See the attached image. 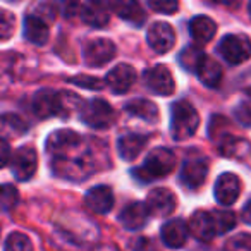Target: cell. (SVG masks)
Returning <instances> with one entry per match:
<instances>
[{"instance_id":"cell-40","label":"cell","mask_w":251,"mask_h":251,"mask_svg":"<svg viewBox=\"0 0 251 251\" xmlns=\"http://www.w3.org/2000/svg\"><path fill=\"white\" fill-rule=\"evenodd\" d=\"M95 251H119V250L115 246H112V244H103V246L97 248Z\"/></svg>"},{"instance_id":"cell-32","label":"cell","mask_w":251,"mask_h":251,"mask_svg":"<svg viewBox=\"0 0 251 251\" xmlns=\"http://www.w3.org/2000/svg\"><path fill=\"white\" fill-rule=\"evenodd\" d=\"M16 28V18L12 12L0 9V42H5L12 36Z\"/></svg>"},{"instance_id":"cell-31","label":"cell","mask_w":251,"mask_h":251,"mask_svg":"<svg viewBox=\"0 0 251 251\" xmlns=\"http://www.w3.org/2000/svg\"><path fill=\"white\" fill-rule=\"evenodd\" d=\"M19 201V193L12 184H2L0 186V208L2 210H12Z\"/></svg>"},{"instance_id":"cell-14","label":"cell","mask_w":251,"mask_h":251,"mask_svg":"<svg viewBox=\"0 0 251 251\" xmlns=\"http://www.w3.org/2000/svg\"><path fill=\"white\" fill-rule=\"evenodd\" d=\"M241 195V181L236 174L226 172L215 182V200L224 206H229L236 203Z\"/></svg>"},{"instance_id":"cell-3","label":"cell","mask_w":251,"mask_h":251,"mask_svg":"<svg viewBox=\"0 0 251 251\" xmlns=\"http://www.w3.org/2000/svg\"><path fill=\"white\" fill-rule=\"evenodd\" d=\"M81 147H83V138L74 131L67 129L55 131L47 140V151L49 155H53V160L69 157L77 150H81Z\"/></svg>"},{"instance_id":"cell-18","label":"cell","mask_w":251,"mask_h":251,"mask_svg":"<svg viewBox=\"0 0 251 251\" xmlns=\"http://www.w3.org/2000/svg\"><path fill=\"white\" fill-rule=\"evenodd\" d=\"M188 227L193 236L200 241H210L213 236H217L213 215L210 212H205V210H198V212L193 213Z\"/></svg>"},{"instance_id":"cell-36","label":"cell","mask_w":251,"mask_h":251,"mask_svg":"<svg viewBox=\"0 0 251 251\" xmlns=\"http://www.w3.org/2000/svg\"><path fill=\"white\" fill-rule=\"evenodd\" d=\"M236 115H237V119L241 121V124L250 126L251 124V100L241 103L239 107H237Z\"/></svg>"},{"instance_id":"cell-34","label":"cell","mask_w":251,"mask_h":251,"mask_svg":"<svg viewBox=\"0 0 251 251\" xmlns=\"http://www.w3.org/2000/svg\"><path fill=\"white\" fill-rule=\"evenodd\" d=\"M226 251H251V234H239L227 241Z\"/></svg>"},{"instance_id":"cell-1","label":"cell","mask_w":251,"mask_h":251,"mask_svg":"<svg viewBox=\"0 0 251 251\" xmlns=\"http://www.w3.org/2000/svg\"><path fill=\"white\" fill-rule=\"evenodd\" d=\"M176 167V155L169 148L158 147L150 151L145 164L133 171V176L141 182H150L169 176Z\"/></svg>"},{"instance_id":"cell-8","label":"cell","mask_w":251,"mask_h":251,"mask_svg":"<svg viewBox=\"0 0 251 251\" xmlns=\"http://www.w3.org/2000/svg\"><path fill=\"white\" fill-rule=\"evenodd\" d=\"M38 167V155L33 147H23L12 158V174L18 181H29Z\"/></svg>"},{"instance_id":"cell-5","label":"cell","mask_w":251,"mask_h":251,"mask_svg":"<svg viewBox=\"0 0 251 251\" xmlns=\"http://www.w3.org/2000/svg\"><path fill=\"white\" fill-rule=\"evenodd\" d=\"M114 108L105 100H91L81 108V119L90 127L95 129H107L114 122Z\"/></svg>"},{"instance_id":"cell-23","label":"cell","mask_w":251,"mask_h":251,"mask_svg":"<svg viewBox=\"0 0 251 251\" xmlns=\"http://www.w3.org/2000/svg\"><path fill=\"white\" fill-rule=\"evenodd\" d=\"M25 36L33 45H45L50 36L49 26L42 19L33 18V16L28 14L25 19Z\"/></svg>"},{"instance_id":"cell-15","label":"cell","mask_w":251,"mask_h":251,"mask_svg":"<svg viewBox=\"0 0 251 251\" xmlns=\"http://www.w3.org/2000/svg\"><path fill=\"white\" fill-rule=\"evenodd\" d=\"M188 232H189V227L186 226L184 220L172 219L169 222H165L164 227H162V241H164V244L167 248L179 250L188 241Z\"/></svg>"},{"instance_id":"cell-22","label":"cell","mask_w":251,"mask_h":251,"mask_svg":"<svg viewBox=\"0 0 251 251\" xmlns=\"http://www.w3.org/2000/svg\"><path fill=\"white\" fill-rule=\"evenodd\" d=\"M189 33H191L193 40L198 45H205V43H208L215 36L217 25L208 16H196L189 23Z\"/></svg>"},{"instance_id":"cell-24","label":"cell","mask_w":251,"mask_h":251,"mask_svg":"<svg viewBox=\"0 0 251 251\" xmlns=\"http://www.w3.org/2000/svg\"><path fill=\"white\" fill-rule=\"evenodd\" d=\"M200 81H201L205 86L208 88H217L220 86V81H222V67L220 64H217L213 59L205 55V59L200 62L198 69H196Z\"/></svg>"},{"instance_id":"cell-10","label":"cell","mask_w":251,"mask_h":251,"mask_svg":"<svg viewBox=\"0 0 251 251\" xmlns=\"http://www.w3.org/2000/svg\"><path fill=\"white\" fill-rule=\"evenodd\" d=\"M145 205H147L150 215H153V217H167L176 210L177 201H176V196H174V193H172L171 189L157 188V189H151V191L148 193Z\"/></svg>"},{"instance_id":"cell-11","label":"cell","mask_w":251,"mask_h":251,"mask_svg":"<svg viewBox=\"0 0 251 251\" xmlns=\"http://www.w3.org/2000/svg\"><path fill=\"white\" fill-rule=\"evenodd\" d=\"M148 45L157 53H167L176 43V33L169 23H153L147 33Z\"/></svg>"},{"instance_id":"cell-21","label":"cell","mask_w":251,"mask_h":251,"mask_svg":"<svg viewBox=\"0 0 251 251\" xmlns=\"http://www.w3.org/2000/svg\"><path fill=\"white\" fill-rule=\"evenodd\" d=\"M108 7L119 18L134 25H141L145 21V12L138 0H108Z\"/></svg>"},{"instance_id":"cell-17","label":"cell","mask_w":251,"mask_h":251,"mask_svg":"<svg viewBox=\"0 0 251 251\" xmlns=\"http://www.w3.org/2000/svg\"><path fill=\"white\" fill-rule=\"evenodd\" d=\"M86 206L95 213H107L114 206V193L108 186H95L84 196Z\"/></svg>"},{"instance_id":"cell-4","label":"cell","mask_w":251,"mask_h":251,"mask_svg":"<svg viewBox=\"0 0 251 251\" xmlns=\"http://www.w3.org/2000/svg\"><path fill=\"white\" fill-rule=\"evenodd\" d=\"M219 52L226 62L237 66L251 57V42L244 35H227L219 43Z\"/></svg>"},{"instance_id":"cell-20","label":"cell","mask_w":251,"mask_h":251,"mask_svg":"<svg viewBox=\"0 0 251 251\" xmlns=\"http://www.w3.org/2000/svg\"><path fill=\"white\" fill-rule=\"evenodd\" d=\"M147 143H148V138L145 134H134V133L124 134L117 141L119 155H121L122 160L133 162L141 153V150L147 147Z\"/></svg>"},{"instance_id":"cell-37","label":"cell","mask_w":251,"mask_h":251,"mask_svg":"<svg viewBox=\"0 0 251 251\" xmlns=\"http://www.w3.org/2000/svg\"><path fill=\"white\" fill-rule=\"evenodd\" d=\"M11 160V147L5 140H0V169L5 167Z\"/></svg>"},{"instance_id":"cell-39","label":"cell","mask_w":251,"mask_h":251,"mask_svg":"<svg viewBox=\"0 0 251 251\" xmlns=\"http://www.w3.org/2000/svg\"><path fill=\"white\" fill-rule=\"evenodd\" d=\"M243 220L251 226V201L243 208Z\"/></svg>"},{"instance_id":"cell-30","label":"cell","mask_w":251,"mask_h":251,"mask_svg":"<svg viewBox=\"0 0 251 251\" xmlns=\"http://www.w3.org/2000/svg\"><path fill=\"white\" fill-rule=\"evenodd\" d=\"M213 220H215V229L217 234H226L229 232L230 229H234L236 226V215L232 212H226V210H217V212H212Z\"/></svg>"},{"instance_id":"cell-41","label":"cell","mask_w":251,"mask_h":251,"mask_svg":"<svg viewBox=\"0 0 251 251\" xmlns=\"http://www.w3.org/2000/svg\"><path fill=\"white\" fill-rule=\"evenodd\" d=\"M213 2H217V4H224V5H229V4H232L234 0H213Z\"/></svg>"},{"instance_id":"cell-6","label":"cell","mask_w":251,"mask_h":251,"mask_svg":"<svg viewBox=\"0 0 251 251\" xmlns=\"http://www.w3.org/2000/svg\"><path fill=\"white\" fill-rule=\"evenodd\" d=\"M64 93L53 90H40L33 98V110L40 119L64 114Z\"/></svg>"},{"instance_id":"cell-19","label":"cell","mask_w":251,"mask_h":251,"mask_svg":"<svg viewBox=\"0 0 251 251\" xmlns=\"http://www.w3.org/2000/svg\"><path fill=\"white\" fill-rule=\"evenodd\" d=\"M81 18L86 25L93 26V28H103L110 21L107 5L101 0H88V4L81 7Z\"/></svg>"},{"instance_id":"cell-27","label":"cell","mask_w":251,"mask_h":251,"mask_svg":"<svg viewBox=\"0 0 251 251\" xmlns=\"http://www.w3.org/2000/svg\"><path fill=\"white\" fill-rule=\"evenodd\" d=\"M29 16L42 19L43 23H52L57 18V7L52 0H36L29 9Z\"/></svg>"},{"instance_id":"cell-7","label":"cell","mask_w":251,"mask_h":251,"mask_svg":"<svg viewBox=\"0 0 251 251\" xmlns=\"http://www.w3.org/2000/svg\"><path fill=\"white\" fill-rule=\"evenodd\" d=\"M145 84L160 97H169L176 91L174 76L167 66H155L145 71Z\"/></svg>"},{"instance_id":"cell-16","label":"cell","mask_w":251,"mask_h":251,"mask_svg":"<svg viewBox=\"0 0 251 251\" xmlns=\"http://www.w3.org/2000/svg\"><path fill=\"white\" fill-rule=\"evenodd\" d=\"M148 217H150V212H148L147 205L141 201H134L122 210L119 220L127 230H138L147 226Z\"/></svg>"},{"instance_id":"cell-42","label":"cell","mask_w":251,"mask_h":251,"mask_svg":"<svg viewBox=\"0 0 251 251\" xmlns=\"http://www.w3.org/2000/svg\"><path fill=\"white\" fill-rule=\"evenodd\" d=\"M248 11H250V18H251V2H250V5H248Z\"/></svg>"},{"instance_id":"cell-12","label":"cell","mask_w":251,"mask_h":251,"mask_svg":"<svg viewBox=\"0 0 251 251\" xmlns=\"http://www.w3.org/2000/svg\"><path fill=\"white\" fill-rule=\"evenodd\" d=\"M115 57V45L107 38H97L84 49V60L91 67H101Z\"/></svg>"},{"instance_id":"cell-33","label":"cell","mask_w":251,"mask_h":251,"mask_svg":"<svg viewBox=\"0 0 251 251\" xmlns=\"http://www.w3.org/2000/svg\"><path fill=\"white\" fill-rule=\"evenodd\" d=\"M151 11L160 14H174L179 9V0H147Z\"/></svg>"},{"instance_id":"cell-2","label":"cell","mask_w":251,"mask_h":251,"mask_svg":"<svg viewBox=\"0 0 251 251\" xmlns=\"http://www.w3.org/2000/svg\"><path fill=\"white\" fill-rule=\"evenodd\" d=\"M200 126V115L189 101L179 100L171 110V134L176 141H184L196 133Z\"/></svg>"},{"instance_id":"cell-38","label":"cell","mask_w":251,"mask_h":251,"mask_svg":"<svg viewBox=\"0 0 251 251\" xmlns=\"http://www.w3.org/2000/svg\"><path fill=\"white\" fill-rule=\"evenodd\" d=\"M62 12L71 18V16L81 12V5L77 4L76 0H64V2H62Z\"/></svg>"},{"instance_id":"cell-25","label":"cell","mask_w":251,"mask_h":251,"mask_svg":"<svg viewBox=\"0 0 251 251\" xmlns=\"http://www.w3.org/2000/svg\"><path fill=\"white\" fill-rule=\"evenodd\" d=\"M126 110L129 112L134 117H140L147 122H157L158 121V107L150 100L145 98H138V100H131L126 105Z\"/></svg>"},{"instance_id":"cell-9","label":"cell","mask_w":251,"mask_h":251,"mask_svg":"<svg viewBox=\"0 0 251 251\" xmlns=\"http://www.w3.org/2000/svg\"><path fill=\"white\" fill-rule=\"evenodd\" d=\"M208 176V160L205 157H191L181 169V181L186 188L198 189Z\"/></svg>"},{"instance_id":"cell-28","label":"cell","mask_w":251,"mask_h":251,"mask_svg":"<svg viewBox=\"0 0 251 251\" xmlns=\"http://www.w3.org/2000/svg\"><path fill=\"white\" fill-rule=\"evenodd\" d=\"M4 251H33V243L26 234L12 232L5 241Z\"/></svg>"},{"instance_id":"cell-29","label":"cell","mask_w":251,"mask_h":251,"mask_svg":"<svg viewBox=\"0 0 251 251\" xmlns=\"http://www.w3.org/2000/svg\"><path fill=\"white\" fill-rule=\"evenodd\" d=\"M205 59V53L201 52V50H198V49H184L182 50V53H181V57H179V62H181V66L184 67V69H188V71H195L196 73V69H198V66H200V62Z\"/></svg>"},{"instance_id":"cell-13","label":"cell","mask_w":251,"mask_h":251,"mask_svg":"<svg viewBox=\"0 0 251 251\" xmlns=\"http://www.w3.org/2000/svg\"><path fill=\"white\" fill-rule=\"evenodd\" d=\"M134 81H136V71L129 64H119L112 71H108L107 77H105L107 86L117 95L129 91V88L134 84Z\"/></svg>"},{"instance_id":"cell-26","label":"cell","mask_w":251,"mask_h":251,"mask_svg":"<svg viewBox=\"0 0 251 251\" xmlns=\"http://www.w3.org/2000/svg\"><path fill=\"white\" fill-rule=\"evenodd\" d=\"M26 133V124L23 119L12 114L0 115V140L7 141L9 138H18Z\"/></svg>"},{"instance_id":"cell-35","label":"cell","mask_w":251,"mask_h":251,"mask_svg":"<svg viewBox=\"0 0 251 251\" xmlns=\"http://www.w3.org/2000/svg\"><path fill=\"white\" fill-rule=\"evenodd\" d=\"M71 83L76 84V86H81V88H86V90H100L103 86L98 77H93V76H74L71 77Z\"/></svg>"}]
</instances>
